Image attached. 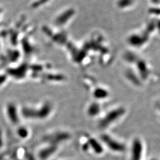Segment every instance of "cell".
Segmentation results:
<instances>
[{
	"instance_id": "1",
	"label": "cell",
	"mask_w": 160,
	"mask_h": 160,
	"mask_svg": "<svg viewBox=\"0 0 160 160\" xmlns=\"http://www.w3.org/2000/svg\"><path fill=\"white\" fill-rule=\"evenodd\" d=\"M36 111L34 109L31 108H26L24 109L23 112L24 116L29 118H39V119H45L51 112V106L49 104H45L43 106Z\"/></svg>"
},
{
	"instance_id": "2",
	"label": "cell",
	"mask_w": 160,
	"mask_h": 160,
	"mask_svg": "<svg viewBox=\"0 0 160 160\" xmlns=\"http://www.w3.org/2000/svg\"><path fill=\"white\" fill-rule=\"evenodd\" d=\"M118 110H119L109 112V113L106 115V116H105L103 118V120L100 122V126L102 128H105L109 126L110 123L113 122L119 115V111Z\"/></svg>"
},
{
	"instance_id": "3",
	"label": "cell",
	"mask_w": 160,
	"mask_h": 160,
	"mask_svg": "<svg viewBox=\"0 0 160 160\" xmlns=\"http://www.w3.org/2000/svg\"><path fill=\"white\" fill-rule=\"evenodd\" d=\"M102 139L105 145H106L109 149H111L113 151H120L122 149L119 143L107 135H103L102 137Z\"/></svg>"
},
{
	"instance_id": "4",
	"label": "cell",
	"mask_w": 160,
	"mask_h": 160,
	"mask_svg": "<svg viewBox=\"0 0 160 160\" xmlns=\"http://www.w3.org/2000/svg\"><path fill=\"white\" fill-rule=\"evenodd\" d=\"M7 113L8 118L12 122L14 123H17L18 122V116L17 113V109L13 104L8 105L7 109Z\"/></svg>"
},
{
	"instance_id": "5",
	"label": "cell",
	"mask_w": 160,
	"mask_h": 160,
	"mask_svg": "<svg viewBox=\"0 0 160 160\" xmlns=\"http://www.w3.org/2000/svg\"><path fill=\"white\" fill-rule=\"evenodd\" d=\"M100 112V106L97 103H92L88 109V114L90 116H96Z\"/></svg>"
},
{
	"instance_id": "6",
	"label": "cell",
	"mask_w": 160,
	"mask_h": 160,
	"mask_svg": "<svg viewBox=\"0 0 160 160\" xmlns=\"http://www.w3.org/2000/svg\"><path fill=\"white\" fill-rule=\"evenodd\" d=\"M90 143L91 146L92 145L93 150L97 153V154H102L103 152V148L102 146L100 145V143H98L97 141H95L94 139H92V140L90 141Z\"/></svg>"
},
{
	"instance_id": "7",
	"label": "cell",
	"mask_w": 160,
	"mask_h": 160,
	"mask_svg": "<svg viewBox=\"0 0 160 160\" xmlns=\"http://www.w3.org/2000/svg\"><path fill=\"white\" fill-rule=\"evenodd\" d=\"M54 148H48L45 149H43L42 150L41 152H40V158L43 160L44 159H46L47 158V157L49 156H50L52 154H53V152H54Z\"/></svg>"
},
{
	"instance_id": "8",
	"label": "cell",
	"mask_w": 160,
	"mask_h": 160,
	"mask_svg": "<svg viewBox=\"0 0 160 160\" xmlns=\"http://www.w3.org/2000/svg\"><path fill=\"white\" fill-rule=\"evenodd\" d=\"M18 135L22 138H26L28 136V131L26 128H20L18 130Z\"/></svg>"
}]
</instances>
